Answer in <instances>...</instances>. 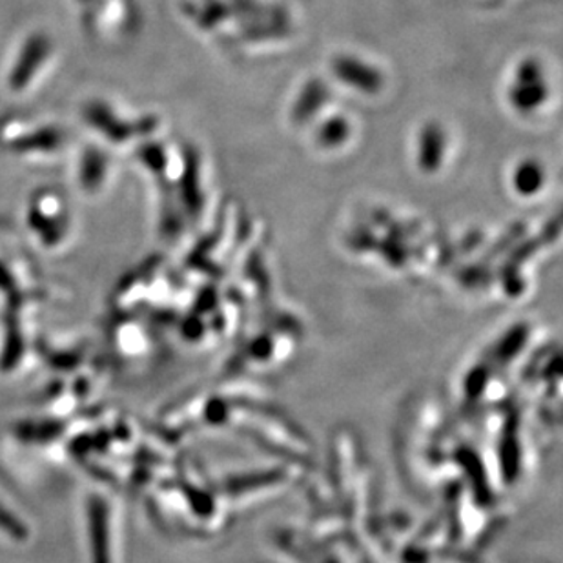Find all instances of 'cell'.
Instances as JSON below:
<instances>
[{
  "label": "cell",
  "instance_id": "6da1fadb",
  "mask_svg": "<svg viewBox=\"0 0 563 563\" xmlns=\"http://www.w3.org/2000/svg\"><path fill=\"white\" fill-rule=\"evenodd\" d=\"M69 143L66 130L55 124H33L10 118L0 124V146L11 154L55 155Z\"/></svg>",
  "mask_w": 563,
  "mask_h": 563
},
{
  "label": "cell",
  "instance_id": "7a4b0ae2",
  "mask_svg": "<svg viewBox=\"0 0 563 563\" xmlns=\"http://www.w3.org/2000/svg\"><path fill=\"white\" fill-rule=\"evenodd\" d=\"M54 59L55 44L46 33L27 35L16 48L15 59L5 75V86L13 93H26L43 79Z\"/></svg>",
  "mask_w": 563,
  "mask_h": 563
},
{
  "label": "cell",
  "instance_id": "3957f363",
  "mask_svg": "<svg viewBox=\"0 0 563 563\" xmlns=\"http://www.w3.org/2000/svg\"><path fill=\"white\" fill-rule=\"evenodd\" d=\"M110 170H112V165L102 150L86 148L85 154L80 155L79 166H77L79 187L96 194L102 187H107Z\"/></svg>",
  "mask_w": 563,
  "mask_h": 563
}]
</instances>
